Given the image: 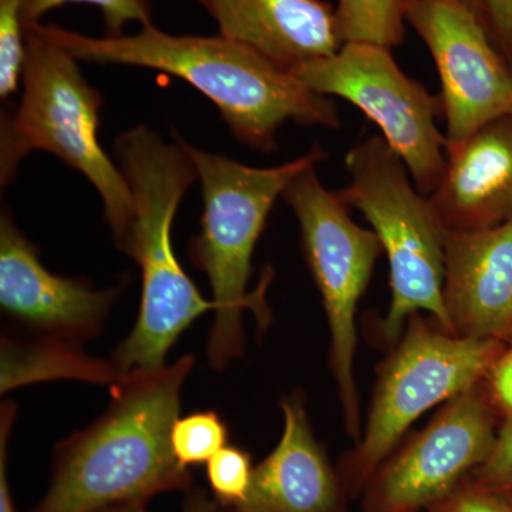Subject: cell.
Listing matches in <instances>:
<instances>
[{"label": "cell", "mask_w": 512, "mask_h": 512, "mask_svg": "<svg viewBox=\"0 0 512 512\" xmlns=\"http://www.w3.org/2000/svg\"><path fill=\"white\" fill-rule=\"evenodd\" d=\"M501 493H508V494H512V490H511V491H501Z\"/></svg>", "instance_id": "31"}, {"label": "cell", "mask_w": 512, "mask_h": 512, "mask_svg": "<svg viewBox=\"0 0 512 512\" xmlns=\"http://www.w3.org/2000/svg\"><path fill=\"white\" fill-rule=\"evenodd\" d=\"M406 22L439 73L446 148L512 113V66L457 0H410Z\"/></svg>", "instance_id": "11"}, {"label": "cell", "mask_w": 512, "mask_h": 512, "mask_svg": "<svg viewBox=\"0 0 512 512\" xmlns=\"http://www.w3.org/2000/svg\"><path fill=\"white\" fill-rule=\"evenodd\" d=\"M426 512H512L507 494L484 487L470 477L456 491L431 505Z\"/></svg>", "instance_id": "24"}, {"label": "cell", "mask_w": 512, "mask_h": 512, "mask_svg": "<svg viewBox=\"0 0 512 512\" xmlns=\"http://www.w3.org/2000/svg\"><path fill=\"white\" fill-rule=\"evenodd\" d=\"M26 62L23 0H0V97L19 92Z\"/></svg>", "instance_id": "21"}, {"label": "cell", "mask_w": 512, "mask_h": 512, "mask_svg": "<svg viewBox=\"0 0 512 512\" xmlns=\"http://www.w3.org/2000/svg\"><path fill=\"white\" fill-rule=\"evenodd\" d=\"M500 356L497 340L458 338L421 313L407 320L380 366L362 437L340 463L348 494L363 493L421 414L483 383Z\"/></svg>", "instance_id": "7"}, {"label": "cell", "mask_w": 512, "mask_h": 512, "mask_svg": "<svg viewBox=\"0 0 512 512\" xmlns=\"http://www.w3.org/2000/svg\"><path fill=\"white\" fill-rule=\"evenodd\" d=\"M284 433L254 467L237 512H349L348 491L313 434L301 392L284 397Z\"/></svg>", "instance_id": "14"}, {"label": "cell", "mask_w": 512, "mask_h": 512, "mask_svg": "<svg viewBox=\"0 0 512 512\" xmlns=\"http://www.w3.org/2000/svg\"><path fill=\"white\" fill-rule=\"evenodd\" d=\"M484 382L390 454L363 490L362 512H426L483 466L497 439Z\"/></svg>", "instance_id": "10"}, {"label": "cell", "mask_w": 512, "mask_h": 512, "mask_svg": "<svg viewBox=\"0 0 512 512\" xmlns=\"http://www.w3.org/2000/svg\"><path fill=\"white\" fill-rule=\"evenodd\" d=\"M512 66V0H457Z\"/></svg>", "instance_id": "23"}, {"label": "cell", "mask_w": 512, "mask_h": 512, "mask_svg": "<svg viewBox=\"0 0 512 512\" xmlns=\"http://www.w3.org/2000/svg\"><path fill=\"white\" fill-rule=\"evenodd\" d=\"M410 0H338L336 20L343 43L402 46Z\"/></svg>", "instance_id": "18"}, {"label": "cell", "mask_w": 512, "mask_h": 512, "mask_svg": "<svg viewBox=\"0 0 512 512\" xmlns=\"http://www.w3.org/2000/svg\"><path fill=\"white\" fill-rule=\"evenodd\" d=\"M67 3L96 6L103 15L106 36H123L127 23L137 22L143 28L153 25V9L148 0H23V22L26 29L37 25L50 10Z\"/></svg>", "instance_id": "20"}, {"label": "cell", "mask_w": 512, "mask_h": 512, "mask_svg": "<svg viewBox=\"0 0 512 512\" xmlns=\"http://www.w3.org/2000/svg\"><path fill=\"white\" fill-rule=\"evenodd\" d=\"M183 144L197 170L204 201L200 234L191 238L188 254L191 264L207 276L215 305L207 342L208 362L212 369L224 370L244 353L245 309L255 313L259 325L269 320L265 293L271 284V268L266 269L254 292L248 293L247 288L252 255L275 201L293 178L318 168L328 153L315 144L288 163L256 168L202 151L184 138Z\"/></svg>", "instance_id": "4"}, {"label": "cell", "mask_w": 512, "mask_h": 512, "mask_svg": "<svg viewBox=\"0 0 512 512\" xmlns=\"http://www.w3.org/2000/svg\"><path fill=\"white\" fill-rule=\"evenodd\" d=\"M345 165L350 183L339 195L369 221L389 261L392 302L380 325L382 339L396 345L407 320L421 312L450 333L443 298L448 232L429 195L416 187L402 158L382 136L356 143Z\"/></svg>", "instance_id": "6"}, {"label": "cell", "mask_w": 512, "mask_h": 512, "mask_svg": "<svg viewBox=\"0 0 512 512\" xmlns=\"http://www.w3.org/2000/svg\"><path fill=\"white\" fill-rule=\"evenodd\" d=\"M301 228L302 251L322 298L330 330V370L346 433L362 437L355 353L356 311L383 248L373 229L357 225L338 191L320 183L316 168L293 178L282 194Z\"/></svg>", "instance_id": "8"}, {"label": "cell", "mask_w": 512, "mask_h": 512, "mask_svg": "<svg viewBox=\"0 0 512 512\" xmlns=\"http://www.w3.org/2000/svg\"><path fill=\"white\" fill-rule=\"evenodd\" d=\"M39 28L83 62L124 64L173 74L208 97L231 133L251 150H278L276 136L288 121L339 130V109L313 92L291 70L251 47L218 36L170 35L146 26L131 36L90 37L59 26Z\"/></svg>", "instance_id": "1"}, {"label": "cell", "mask_w": 512, "mask_h": 512, "mask_svg": "<svg viewBox=\"0 0 512 512\" xmlns=\"http://www.w3.org/2000/svg\"><path fill=\"white\" fill-rule=\"evenodd\" d=\"M488 377L494 403L512 414V348L495 362Z\"/></svg>", "instance_id": "27"}, {"label": "cell", "mask_w": 512, "mask_h": 512, "mask_svg": "<svg viewBox=\"0 0 512 512\" xmlns=\"http://www.w3.org/2000/svg\"><path fill=\"white\" fill-rule=\"evenodd\" d=\"M251 456L235 446H225L207 463V478L221 508H237L247 498L251 485Z\"/></svg>", "instance_id": "22"}, {"label": "cell", "mask_w": 512, "mask_h": 512, "mask_svg": "<svg viewBox=\"0 0 512 512\" xmlns=\"http://www.w3.org/2000/svg\"><path fill=\"white\" fill-rule=\"evenodd\" d=\"M218 512H237V511L231 510V508H220V511H218Z\"/></svg>", "instance_id": "30"}, {"label": "cell", "mask_w": 512, "mask_h": 512, "mask_svg": "<svg viewBox=\"0 0 512 512\" xmlns=\"http://www.w3.org/2000/svg\"><path fill=\"white\" fill-rule=\"evenodd\" d=\"M93 512H151L148 510L147 501H128V503H120L109 505V507L101 508V510Z\"/></svg>", "instance_id": "29"}, {"label": "cell", "mask_w": 512, "mask_h": 512, "mask_svg": "<svg viewBox=\"0 0 512 512\" xmlns=\"http://www.w3.org/2000/svg\"><path fill=\"white\" fill-rule=\"evenodd\" d=\"M171 444L184 467L208 463L228 444V427L215 412L192 413L175 421Z\"/></svg>", "instance_id": "19"}, {"label": "cell", "mask_w": 512, "mask_h": 512, "mask_svg": "<svg viewBox=\"0 0 512 512\" xmlns=\"http://www.w3.org/2000/svg\"><path fill=\"white\" fill-rule=\"evenodd\" d=\"M313 92L349 101L376 124L402 158L423 194L436 190L446 170V136L437 127L440 96L400 69L392 49L343 43L332 56L292 70Z\"/></svg>", "instance_id": "9"}, {"label": "cell", "mask_w": 512, "mask_h": 512, "mask_svg": "<svg viewBox=\"0 0 512 512\" xmlns=\"http://www.w3.org/2000/svg\"><path fill=\"white\" fill-rule=\"evenodd\" d=\"M184 512H218L220 504L212 501L207 493L198 488H191L185 493Z\"/></svg>", "instance_id": "28"}, {"label": "cell", "mask_w": 512, "mask_h": 512, "mask_svg": "<svg viewBox=\"0 0 512 512\" xmlns=\"http://www.w3.org/2000/svg\"><path fill=\"white\" fill-rule=\"evenodd\" d=\"M192 367L187 355L113 384L106 412L53 450L49 488L32 512H93L190 491L192 474L175 457L171 433Z\"/></svg>", "instance_id": "2"}, {"label": "cell", "mask_w": 512, "mask_h": 512, "mask_svg": "<svg viewBox=\"0 0 512 512\" xmlns=\"http://www.w3.org/2000/svg\"><path fill=\"white\" fill-rule=\"evenodd\" d=\"M470 478L493 490H512V419L498 431L490 457Z\"/></svg>", "instance_id": "25"}, {"label": "cell", "mask_w": 512, "mask_h": 512, "mask_svg": "<svg viewBox=\"0 0 512 512\" xmlns=\"http://www.w3.org/2000/svg\"><path fill=\"white\" fill-rule=\"evenodd\" d=\"M120 293V286L96 291L80 279L47 271L36 245L2 211L0 306L20 325L42 338L83 345L99 335Z\"/></svg>", "instance_id": "12"}, {"label": "cell", "mask_w": 512, "mask_h": 512, "mask_svg": "<svg viewBox=\"0 0 512 512\" xmlns=\"http://www.w3.org/2000/svg\"><path fill=\"white\" fill-rule=\"evenodd\" d=\"M16 413L18 409L15 403L2 404L0 409V512H16L8 477V444Z\"/></svg>", "instance_id": "26"}, {"label": "cell", "mask_w": 512, "mask_h": 512, "mask_svg": "<svg viewBox=\"0 0 512 512\" xmlns=\"http://www.w3.org/2000/svg\"><path fill=\"white\" fill-rule=\"evenodd\" d=\"M77 62L39 23L26 29L22 99L15 113L3 114L0 126V181L9 184L33 151L53 154L99 192L116 247L124 252L136 220L133 195L119 165L101 147L103 96Z\"/></svg>", "instance_id": "5"}, {"label": "cell", "mask_w": 512, "mask_h": 512, "mask_svg": "<svg viewBox=\"0 0 512 512\" xmlns=\"http://www.w3.org/2000/svg\"><path fill=\"white\" fill-rule=\"evenodd\" d=\"M220 35L284 69L332 56L343 46L335 6L326 0H198Z\"/></svg>", "instance_id": "16"}, {"label": "cell", "mask_w": 512, "mask_h": 512, "mask_svg": "<svg viewBox=\"0 0 512 512\" xmlns=\"http://www.w3.org/2000/svg\"><path fill=\"white\" fill-rule=\"evenodd\" d=\"M431 207L447 232L497 227L512 218V113L446 148Z\"/></svg>", "instance_id": "15"}, {"label": "cell", "mask_w": 512, "mask_h": 512, "mask_svg": "<svg viewBox=\"0 0 512 512\" xmlns=\"http://www.w3.org/2000/svg\"><path fill=\"white\" fill-rule=\"evenodd\" d=\"M117 163L133 195V231L123 254L141 271V303L136 325L111 353L121 376L165 366L174 343L200 316L214 312L178 262L171 229L197 170L174 133L173 143L146 124L120 134L114 143Z\"/></svg>", "instance_id": "3"}, {"label": "cell", "mask_w": 512, "mask_h": 512, "mask_svg": "<svg viewBox=\"0 0 512 512\" xmlns=\"http://www.w3.org/2000/svg\"><path fill=\"white\" fill-rule=\"evenodd\" d=\"M511 339H512V330H511Z\"/></svg>", "instance_id": "32"}, {"label": "cell", "mask_w": 512, "mask_h": 512, "mask_svg": "<svg viewBox=\"0 0 512 512\" xmlns=\"http://www.w3.org/2000/svg\"><path fill=\"white\" fill-rule=\"evenodd\" d=\"M0 363L2 394L47 380H82L113 386L124 377L110 360L87 355L82 345L42 336L22 340L3 335Z\"/></svg>", "instance_id": "17"}, {"label": "cell", "mask_w": 512, "mask_h": 512, "mask_svg": "<svg viewBox=\"0 0 512 512\" xmlns=\"http://www.w3.org/2000/svg\"><path fill=\"white\" fill-rule=\"evenodd\" d=\"M451 335L494 339L512 330V218L448 232L443 289Z\"/></svg>", "instance_id": "13"}]
</instances>
